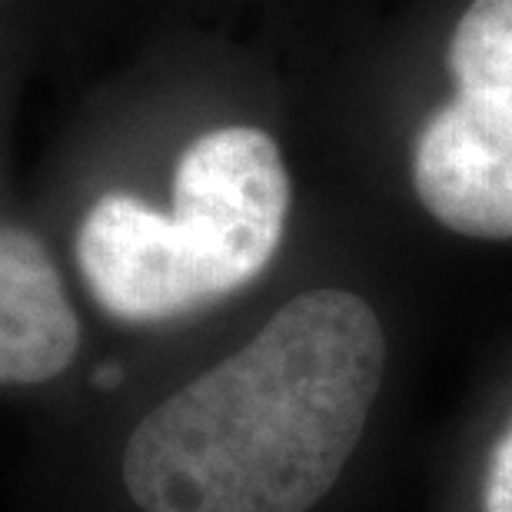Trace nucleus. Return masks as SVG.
Instances as JSON below:
<instances>
[{
  "instance_id": "obj_1",
  "label": "nucleus",
  "mask_w": 512,
  "mask_h": 512,
  "mask_svg": "<svg viewBox=\"0 0 512 512\" xmlns=\"http://www.w3.org/2000/svg\"><path fill=\"white\" fill-rule=\"evenodd\" d=\"M386 333L360 293L306 290L140 419L124 486L143 512H310L363 443Z\"/></svg>"
},
{
  "instance_id": "obj_2",
  "label": "nucleus",
  "mask_w": 512,
  "mask_h": 512,
  "mask_svg": "<svg viewBox=\"0 0 512 512\" xmlns=\"http://www.w3.org/2000/svg\"><path fill=\"white\" fill-rule=\"evenodd\" d=\"M286 213L290 173L276 140L220 127L183 150L170 213L104 193L77 230V263L117 320H177L256 280L280 250Z\"/></svg>"
},
{
  "instance_id": "obj_3",
  "label": "nucleus",
  "mask_w": 512,
  "mask_h": 512,
  "mask_svg": "<svg viewBox=\"0 0 512 512\" xmlns=\"http://www.w3.org/2000/svg\"><path fill=\"white\" fill-rule=\"evenodd\" d=\"M456 97L419 130L413 187L446 230L512 240V0H473L449 40Z\"/></svg>"
},
{
  "instance_id": "obj_4",
  "label": "nucleus",
  "mask_w": 512,
  "mask_h": 512,
  "mask_svg": "<svg viewBox=\"0 0 512 512\" xmlns=\"http://www.w3.org/2000/svg\"><path fill=\"white\" fill-rule=\"evenodd\" d=\"M80 323L47 247L0 223V386L54 380L74 363Z\"/></svg>"
},
{
  "instance_id": "obj_5",
  "label": "nucleus",
  "mask_w": 512,
  "mask_h": 512,
  "mask_svg": "<svg viewBox=\"0 0 512 512\" xmlns=\"http://www.w3.org/2000/svg\"><path fill=\"white\" fill-rule=\"evenodd\" d=\"M483 512H512V423L496 439L486 463L483 483Z\"/></svg>"
}]
</instances>
